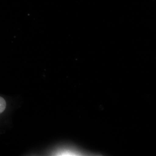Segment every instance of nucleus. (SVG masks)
<instances>
[{"instance_id": "nucleus-1", "label": "nucleus", "mask_w": 156, "mask_h": 156, "mask_svg": "<svg viewBox=\"0 0 156 156\" xmlns=\"http://www.w3.org/2000/svg\"><path fill=\"white\" fill-rule=\"evenodd\" d=\"M6 106V103L5 100L2 97H0V114L5 111Z\"/></svg>"}]
</instances>
